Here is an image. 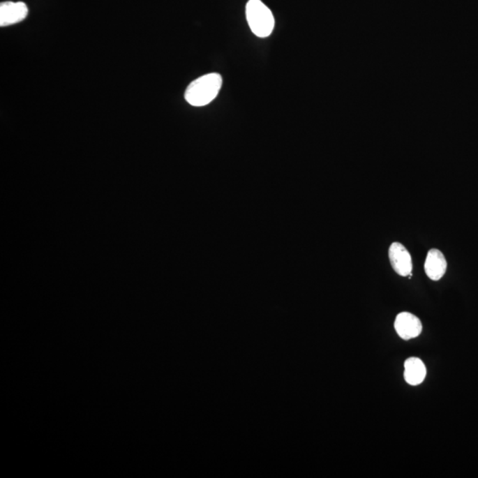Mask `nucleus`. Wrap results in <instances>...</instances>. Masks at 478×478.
Wrapping results in <instances>:
<instances>
[{
  "instance_id": "nucleus-3",
  "label": "nucleus",
  "mask_w": 478,
  "mask_h": 478,
  "mask_svg": "<svg viewBox=\"0 0 478 478\" xmlns=\"http://www.w3.org/2000/svg\"><path fill=\"white\" fill-rule=\"evenodd\" d=\"M389 259H390L392 269L401 276H408L413 269L412 257L408 249L401 243L391 244L389 249Z\"/></svg>"
},
{
  "instance_id": "nucleus-5",
  "label": "nucleus",
  "mask_w": 478,
  "mask_h": 478,
  "mask_svg": "<svg viewBox=\"0 0 478 478\" xmlns=\"http://www.w3.org/2000/svg\"><path fill=\"white\" fill-rule=\"evenodd\" d=\"M29 10L23 2H3L0 5V26L15 24L27 17Z\"/></svg>"
},
{
  "instance_id": "nucleus-6",
  "label": "nucleus",
  "mask_w": 478,
  "mask_h": 478,
  "mask_svg": "<svg viewBox=\"0 0 478 478\" xmlns=\"http://www.w3.org/2000/svg\"><path fill=\"white\" fill-rule=\"evenodd\" d=\"M447 260L441 251L438 249L428 251L424 263V270L428 278L433 280V281H438L443 278L447 272Z\"/></svg>"
},
{
  "instance_id": "nucleus-4",
  "label": "nucleus",
  "mask_w": 478,
  "mask_h": 478,
  "mask_svg": "<svg viewBox=\"0 0 478 478\" xmlns=\"http://www.w3.org/2000/svg\"><path fill=\"white\" fill-rule=\"evenodd\" d=\"M395 331L405 341L417 338L421 334L423 325L420 319L410 313L403 312L397 315L394 322Z\"/></svg>"
},
{
  "instance_id": "nucleus-7",
  "label": "nucleus",
  "mask_w": 478,
  "mask_h": 478,
  "mask_svg": "<svg viewBox=\"0 0 478 478\" xmlns=\"http://www.w3.org/2000/svg\"><path fill=\"white\" fill-rule=\"evenodd\" d=\"M426 367L419 358H410L405 362L404 377L410 385H419L426 378Z\"/></svg>"
},
{
  "instance_id": "nucleus-2",
  "label": "nucleus",
  "mask_w": 478,
  "mask_h": 478,
  "mask_svg": "<svg viewBox=\"0 0 478 478\" xmlns=\"http://www.w3.org/2000/svg\"><path fill=\"white\" fill-rule=\"evenodd\" d=\"M246 14L253 34L262 38L271 35L275 28V18L268 6L260 0H249L246 4Z\"/></svg>"
},
{
  "instance_id": "nucleus-1",
  "label": "nucleus",
  "mask_w": 478,
  "mask_h": 478,
  "mask_svg": "<svg viewBox=\"0 0 478 478\" xmlns=\"http://www.w3.org/2000/svg\"><path fill=\"white\" fill-rule=\"evenodd\" d=\"M223 85L221 75L211 73L202 75L191 82L184 98L193 107H204L211 103L218 95Z\"/></svg>"
}]
</instances>
